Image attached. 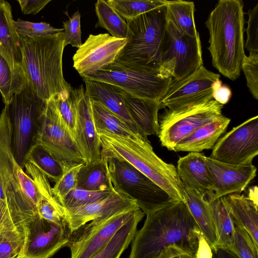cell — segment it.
Wrapping results in <instances>:
<instances>
[{
  "mask_svg": "<svg viewBox=\"0 0 258 258\" xmlns=\"http://www.w3.org/2000/svg\"><path fill=\"white\" fill-rule=\"evenodd\" d=\"M196 258H212V248L202 233L199 238Z\"/></svg>",
  "mask_w": 258,
  "mask_h": 258,
  "instance_id": "50",
  "label": "cell"
},
{
  "mask_svg": "<svg viewBox=\"0 0 258 258\" xmlns=\"http://www.w3.org/2000/svg\"><path fill=\"white\" fill-rule=\"evenodd\" d=\"M36 209L37 214L46 220L58 224L67 223L66 210L53 196L41 197Z\"/></svg>",
  "mask_w": 258,
  "mask_h": 258,
  "instance_id": "40",
  "label": "cell"
},
{
  "mask_svg": "<svg viewBox=\"0 0 258 258\" xmlns=\"http://www.w3.org/2000/svg\"><path fill=\"white\" fill-rule=\"evenodd\" d=\"M135 210L117 214L95 226L84 225L71 233L67 245L71 250V258L93 256L127 222Z\"/></svg>",
  "mask_w": 258,
  "mask_h": 258,
  "instance_id": "17",
  "label": "cell"
},
{
  "mask_svg": "<svg viewBox=\"0 0 258 258\" xmlns=\"http://www.w3.org/2000/svg\"><path fill=\"white\" fill-rule=\"evenodd\" d=\"M234 224L243 228L258 246L257 204L240 194L225 196Z\"/></svg>",
  "mask_w": 258,
  "mask_h": 258,
  "instance_id": "26",
  "label": "cell"
},
{
  "mask_svg": "<svg viewBox=\"0 0 258 258\" xmlns=\"http://www.w3.org/2000/svg\"><path fill=\"white\" fill-rule=\"evenodd\" d=\"M36 144L41 145L65 167L86 164L76 143L65 128L52 99L46 102Z\"/></svg>",
  "mask_w": 258,
  "mask_h": 258,
  "instance_id": "12",
  "label": "cell"
},
{
  "mask_svg": "<svg viewBox=\"0 0 258 258\" xmlns=\"http://www.w3.org/2000/svg\"><path fill=\"white\" fill-rule=\"evenodd\" d=\"M243 7L241 0H220L205 22L212 64L232 81L240 76L245 55Z\"/></svg>",
  "mask_w": 258,
  "mask_h": 258,
  "instance_id": "3",
  "label": "cell"
},
{
  "mask_svg": "<svg viewBox=\"0 0 258 258\" xmlns=\"http://www.w3.org/2000/svg\"><path fill=\"white\" fill-rule=\"evenodd\" d=\"M27 82L5 106L12 124V148L14 158L23 169L36 143L40 120L46 106Z\"/></svg>",
  "mask_w": 258,
  "mask_h": 258,
  "instance_id": "7",
  "label": "cell"
},
{
  "mask_svg": "<svg viewBox=\"0 0 258 258\" xmlns=\"http://www.w3.org/2000/svg\"><path fill=\"white\" fill-rule=\"evenodd\" d=\"M90 100L93 118L98 134L107 133L133 139L142 137L135 134L122 120L102 104Z\"/></svg>",
  "mask_w": 258,
  "mask_h": 258,
  "instance_id": "31",
  "label": "cell"
},
{
  "mask_svg": "<svg viewBox=\"0 0 258 258\" xmlns=\"http://www.w3.org/2000/svg\"><path fill=\"white\" fill-rule=\"evenodd\" d=\"M201 233L185 202H173L147 215L132 241L128 258H157L173 244L196 254Z\"/></svg>",
  "mask_w": 258,
  "mask_h": 258,
  "instance_id": "1",
  "label": "cell"
},
{
  "mask_svg": "<svg viewBox=\"0 0 258 258\" xmlns=\"http://www.w3.org/2000/svg\"><path fill=\"white\" fill-rule=\"evenodd\" d=\"M84 164L85 163L65 167L62 176L52 187V194L59 203L71 190L77 187V174Z\"/></svg>",
  "mask_w": 258,
  "mask_h": 258,
  "instance_id": "43",
  "label": "cell"
},
{
  "mask_svg": "<svg viewBox=\"0 0 258 258\" xmlns=\"http://www.w3.org/2000/svg\"><path fill=\"white\" fill-rule=\"evenodd\" d=\"M231 250L239 258H258V246L245 230L236 225Z\"/></svg>",
  "mask_w": 258,
  "mask_h": 258,
  "instance_id": "42",
  "label": "cell"
},
{
  "mask_svg": "<svg viewBox=\"0 0 258 258\" xmlns=\"http://www.w3.org/2000/svg\"><path fill=\"white\" fill-rule=\"evenodd\" d=\"M114 190L134 200L146 215L176 202L163 189L128 162L104 157Z\"/></svg>",
  "mask_w": 258,
  "mask_h": 258,
  "instance_id": "8",
  "label": "cell"
},
{
  "mask_svg": "<svg viewBox=\"0 0 258 258\" xmlns=\"http://www.w3.org/2000/svg\"><path fill=\"white\" fill-rule=\"evenodd\" d=\"M0 178L12 221L16 227H22L36 214L41 197L33 180L15 160L12 124L5 107L0 114Z\"/></svg>",
  "mask_w": 258,
  "mask_h": 258,
  "instance_id": "4",
  "label": "cell"
},
{
  "mask_svg": "<svg viewBox=\"0 0 258 258\" xmlns=\"http://www.w3.org/2000/svg\"><path fill=\"white\" fill-rule=\"evenodd\" d=\"M82 79L107 83L135 97L159 102L173 81L172 77L164 71L132 69L115 62Z\"/></svg>",
  "mask_w": 258,
  "mask_h": 258,
  "instance_id": "9",
  "label": "cell"
},
{
  "mask_svg": "<svg viewBox=\"0 0 258 258\" xmlns=\"http://www.w3.org/2000/svg\"><path fill=\"white\" fill-rule=\"evenodd\" d=\"M124 99L128 113L141 136L147 139L148 136H158V111L162 108L161 102L136 97L125 91Z\"/></svg>",
  "mask_w": 258,
  "mask_h": 258,
  "instance_id": "24",
  "label": "cell"
},
{
  "mask_svg": "<svg viewBox=\"0 0 258 258\" xmlns=\"http://www.w3.org/2000/svg\"><path fill=\"white\" fill-rule=\"evenodd\" d=\"M70 96L76 116V142L89 164L101 158L99 136L94 124L90 99L82 85L73 89Z\"/></svg>",
  "mask_w": 258,
  "mask_h": 258,
  "instance_id": "19",
  "label": "cell"
},
{
  "mask_svg": "<svg viewBox=\"0 0 258 258\" xmlns=\"http://www.w3.org/2000/svg\"><path fill=\"white\" fill-rule=\"evenodd\" d=\"M98 18L95 28L102 27L117 38L126 39L128 27L126 21L105 0L95 4Z\"/></svg>",
  "mask_w": 258,
  "mask_h": 258,
  "instance_id": "33",
  "label": "cell"
},
{
  "mask_svg": "<svg viewBox=\"0 0 258 258\" xmlns=\"http://www.w3.org/2000/svg\"><path fill=\"white\" fill-rule=\"evenodd\" d=\"M14 227H18L14 224L5 204L0 201V230L5 228Z\"/></svg>",
  "mask_w": 258,
  "mask_h": 258,
  "instance_id": "51",
  "label": "cell"
},
{
  "mask_svg": "<svg viewBox=\"0 0 258 258\" xmlns=\"http://www.w3.org/2000/svg\"><path fill=\"white\" fill-rule=\"evenodd\" d=\"M107 3L125 21L166 6V0H108Z\"/></svg>",
  "mask_w": 258,
  "mask_h": 258,
  "instance_id": "35",
  "label": "cell"
},
{
  "mask_svg": "<svg viewBox=\"0 0 258 258\" xmlns=\"http://www.w3.org/2000/svg\"><path fill=\"white\" fill-rule=\"evenodd\" d=\"M37 167L48 179L56 182L62 176L65 166L41 145L36 144L31 149L27 161Z\"/></svg>",
  "mask_w": 258,
  "mask_h": 258,
  "instance_id": "34",
  "label": "cell"
},
{
  "mask_svg": "<svg viewBox=\"0 0 258 258\" xmlns=\"http://www.w3.org/2000/svg\"><path fill=\"white\" fill-rule=\"evenodd\" d=\"M114 191L113 188L102 191H90L76 187L62 198L59 204L67 211L100 200L109 196Z\"/></svg>",
  "mask_w": 258,
  "mask_h": 258,
  "instance_id": "37",
  "label": "cell"
},
{
  "mask_svg": "<svg viewBox=\"0 0 258 258\" xmlns=\"http://www.w3.org/2000/svg\"><path fill=\"white\" fill-rule=\"evenodd\" d=\"M232 96V92L230 88L219 80L216 83L213 91V99L219 103L224 105L228 102Z\"/></svg>",
  "mask_w": 258,
  "mask_h": 258,
  "instance_id": "49",
  "label": "cell"
},
{
  "mask_svg": "<svg viewBox=\"0 0 258 258\" xmlns=\"http://www.w3.org/2000/svg\"><path fill=\"white\" fill-rule=\"evenodd\" d=\"M223 107L213 99L178 111L166 109L159 122L158 136L161 145L173 151L179 142L198 127L222 115Z\"/></svg>",
  "mask_w": 258,
  "mask_h": 258,
  "instance_id": "10",
  "label": "cell"
},
{
  "mask_svg": "<svg viewBox=\"0 0 258 258\" xmlns=\"http://www.w3.org/2000/svg\"><path fill=\"white\" fill-rule=\"evenodd\" d=\"M77 187L90 191L113 189L109 176L107 162L102 157L95 162L84 164L77 177Z\"/></svg>",
  "mask_w": 258,
  "mask_h": 258,
  "instance_id": "30",
  "label": "cell"
},
{
  "mask_svg": "<svg viewBox=\"0 0 258 258\" xmlns=\"http://www.w3.org/2000/svg\"><path fill=\"white\" fill-rule=\"evenodd\" d=\"M241 70L244 74L246 84L253 97L258 99V52L249 53L243 58Z\"/></svg>",
  "mask_w": 258,
  "mask_h": 258,
  "instance_id": "44",
  "label": "cell"
},
{
  "mask_svg": "<svg viewBox=\"0 0 258 258\" xmlns=\"http://www.w3.org/2000/svg\"><path fill=\"white\" fill-rule=\"evenodd\" d=\"M84 81L86 85L85 94L87 96L102 104L122 120L135 134L141 136L126 107L123 90L105 82L92 80Z\"/></svg>",
  "mask_w": 258,
  "mask_h": 258,
  "instance_id": "22",
  "label": "cell"
},
{
  "mask_svg": "<svg viewBox=\"0 0 258 258\" xmlns=\"http://www.w3.org/2000/svg\"><path fill=\"white\" fill-rule=\"evenodd\" d=\"M231 119L221 115L203 125L184 138L174 147L173 151L201 152L213 148L226 132Z\"/></svg>",
  "mask_w": 258,
  "mask_h": 258,
  "instance_id": "25",
  "label": "cell"
},
{
  "mask_svg": "<svg viewBox=\"0 0 258 258\" xmlns=\"http://www.w3.org/2000/svg\"><path fill=\"white\" fill-rule=\"evenodd\" d=\"M144 215L140 209L135 210L127 222L107 244L91 258H119L132 241L137 231L138 224Z\"/></svg>",
  "mask_w": 258,
  "mask_h": 258,
  "instance_id": "29",
  "label": "cell"
},
{
  "mask_svg": "<svg viewBox=\"0 0 258 258\" xmlns=\"http://www.w3.org/2000/svg\"><path fill=\"white\" fill-rule=\"evenodd\" d=\"M0 201H2L6 205V200L4 188L0 178ZM7 206V205H6Z\"/></svg>",
  "mask_w": 258,
  "mask_h": 258,
  "instance_id": "53",
  "label": "cell"
},
{
  "mask_svg": "<svg viewBox=\"0 0 258 258\" xmlns=\"http://www.w3.org/2000/svg\"><path fill=\"white\" fill-rule=\"evenodd\" d=\"M81 15L76 11L69 20L63 22L64 46L68 44L78 48L81 45Z\"/></svg>",
  "mask_w": 258,
  "mask_h": 258,
  "instance_id": "45",
  "label": "cell"
},
{
  "mask_svg": "<svg viewBox=\"0 0 258 258\" xmlns=\"http://www.w3.org/2000/svg\"><path fill=\"white\" fill-rule=\"evenodd\" d=\"M206 163L212 180V192L206 194L213 200L232 194H241L256 176L251 164L234 165L207 157Z\"/></svg>",
  "mask_w": 258,
  "mask_h": 258,
  "instance_id": "20",
  "label": "cell"
},
{
  "mask_svg": "<svg viewBox=\"0 0 258 258\" xmlns=\"http://www.w3.org/2000/svg\"><path fill=\"white\" fill-rule=\"evenodd\" d=\"M101 156L125 161L150 178L175 201H184L182 185L176 167L167 163L154 152L148 139L125 138L98 133Z\"/></svg>",
  "mask_w": 258,
  "mask_h": 258,
  "instance_id": "5",
  "label": "cell"
},
{
  "mask_svg": "<svg viewBox=\"0 0 258 258\" xmlns=\"http://www.w3.org/2000/svg\"><path fill=\"white\" fill-rule=\"evenodd\" d=\"M162 63L163 69L172 77L173 81L184 78L202 66L200 35L192 37L184 34L167 20Z\"/></svg>",
  "mask_w": 258,
  "mask_h": 258,
  "instance_id": "11",
  "label": "cell"
},
{
  "mask_svg": "<svg viewBox=\"0 0 258 258\" xmlns=\"http://www.w3.org/2000/svg\"><path fill=\"white\" fill-rule=\"evenodd\" d=\"M220 75L203 66L184 78L173 81L162 99V108L178 111L209 102L213 99V91Z\"/></svg>",
  "mask_w": 258,
  "mask_h": 258,
  "instance_id": "13",
  "label": "cell"
},
{
  "mask_svg": "<svg viewBox=\"0 0 258 258\" xmlns=\"http://www.w3.org/2000/svg\"><path fill=\"white\" fill-rule=\"evenodd\" d=\"M139 209L132 199L115 190L97 201L66 211L70 233L86 225L93 226L117 214Z\"/></svg>",
  "mask_w": 258,
  "mask_h": 258,
  "instance_id": "18",
  "label": "cell"
},
{
  "mask_svg": "<svg viewBox=\"0 0 258 258\" xmlns=\"http://www.w3.org/2000/svg\"><path fill=\"white\" fill-rule=\"evenodd\" d=\"M126 42L108 33L90 34L74 54L73 67L82 78L92 75L113 63Z\"/></svg>",
  "mask_w": 258,
  "mask_h": 258,
  "instance_id": "16",
  "label": "cell"
},
{
  "mask_svg": "<svg viewBox=\"0 0 258 258\" xmlns=\"http://www.w3.org/2000/svg\"><path fill=\"white\" fill-rule=\"evenodd\" d=\"M15 26L21 37L37 38L63 32V28H56L46 22L34 23L18 19Z\"/></svg>",
  "mask_w": 258,
  "mask_h": 258,
  "instance_id": "39",
  "label": "cell"
},
{
  "mask_svg": "<svg viewBox=\"0 0 258 258\" xmlns=\"http://www.w3.org/2000/svg\"><path fill=\"white\" fill-rule=\"evenodd\" d=\"M126 22L127 42L114 62L132 69L166 72L162 63L166 6Z\"/></svg>",
  "mask_w": 258,
  "mask_h": 258,
  "instance_id": "6",
  "label": "cell"
},
{
  "mask_svg": "<svg viewBox=\"0 0 258 258\" xmlns=\"http://www.w3.org/2000/svg\"><path fill=\"white\" fill-rule=\"evenodd\" d=\"M14 21L10 4L0 0V55L15 76L25 79L22 69L21 38Z\"/></svg>",
  "mask_w": 258,
  "mask_h": 258,
  "instance_id": "21",
  "label": "cell"
},
{
  "mask_svg": "<svg viewBox=\"0 0 258 258\" xmlns=\"http://www.w3.org/2000/svg\"><path fill=\"white\" fill-rule=\"evenodd\" d=\"M21 38L22 71L37 95L46 102L57 95L69 96L73 88L63 75V32Z\"/></svg>",
  "mask_w": 258,
  "mask_h": 258,
  "instance_id": "2",
  "label": "cell"
},
{
  "mask_svg": "<svg viewBox=\"0 0 258 258\" xmlns=\"http://www.w3.org/2000/svg\"><path fill=\"white\" fill-rule=\"evenodd\" d=\"M206 157L201 152H190L179 158L176 167L182 184L204 195L213 187Z\"/></svg>",
  "mask_w": 258,
  "mask_h": 258,
  "instance_id": "23",
  "label": "cell"
},
{
  "mask_svg": "<svg viewBox=\"0 0 258 258\" xmlns=\"http://www.w3.org/2000/svg\"><path fill=\"white\" fill-rule=\"evenodd\" d=\"M51 0H18L22 13L36 15L45 8Z\"/></svg>",
  "mask_w": 258,
  "mask_h": 258,
  "instance_id": "48",
  "label": "cell"
},
{
  "mask_svg": "<svg viewBox=\"0 0 258 258\" xmlns=\"http://www.w3.org/2000/svg\"><path fill=\"white\" fill-rule=\"evenodd\" d=\"M51 99L53 100L65 128L76 142V116L71 96L57 95Z\"/></svg>",
  "mask_w": 258,
  "mask_h": 258,
  "instance_id": "41",
  "label": "cell"
},
{
  "mask_svg": "<svg viewBox=\"0 0 258 258\" xmlns=\"http://www.w3.org/2000/svg\"><path fill=\"white\" fill-rule=\"evenodd\" d=\"M157 258H196V254L173 244L165 247Z\"/></svg>",
  "mask_w": 258,
  "mask_h": 258,
  "instance_id": "47",
  "label": "cell"
},
{
  "mask_svg": "<svg viewBox=\"0 0 258 258\" xmlns=\"http://www.w3.org/2000/svg\"><path fill=\"white\" fill-rule=\"evenodd\" d=\"M26 83L25 79L14 76L6 60L0 55V93L5 106L10 103L13 95Z\"/></svg>",
  "mask_w": 258,
  "mask_h": 258,
  "instance_id": "38",
  "label": "cell"
},
{
  "mask_svg": "<svg viewBox=\"0 0 258 258\" xmlns=\"http://www.w3.org/2000/svg\"><path fill=\"white\" fill-rule=\"evenodd\" d=\"M258 154V116L252 117L220 137L210 158L234 165L251 164Z\"/></svg>",
  "mask_w": 258,
  "mask_h": 258,
  "instance_id": "14",
  "label": "cell"
},
{
  "mask_svg": "<svg viewBox=\"0 0 258 258\" xmlns=\"http://www.w3.org/2000/svg\"><path fill=\"white\" fill-rule=\"evenodd\" d=\"M23 228L22 258H50L67 246L71 234L67 223L58 224L46 220L37 213L23 225Z\"/></svg>",
  "mask_w": 258,
  "mask_h": 258,
  "instance_id": "15",
  "label": "cell"
},
{
  "mask_svg": "<svg viewBox=\"0 0 258 258\" xmlns=\"http://www.w3.org/2000/svg\"><path fill=\"white\" fill-rule=\"evenodd\" d=\"M212 258H239L232 250L216 246L212 249Z\"/></svg>",
  "mask_w": 258,
  "mask_h": 258,
  "instance_id": "52",
  "label": "cell"
},
{
  "mask_svg": "<svg viewBox=\"0 0 258 258\" xmlns=\"http://www.w3.org/2000/svg\"><path fill=\"white\" fill-rule=\"evenodd\" d=\"M195 4L192 2L167 1V20L170 21L181 33L192 37L199 36L195 23Z\"/></svg>",
  "mask_w": 258,
  "mask_h": 258,
  "instance_id": "32",
  "label": "cell"
},
{
  "mask_svg": "<svg viewBox=\"0 0 258 258\" xmlns=\"http://www.w3.org/2000/svg\"><path fill=\"white\" fill-rule=\"evenodd\" d=\"M247 14L248 19L247 22V27L246 29L247 39L244 48L249 53L258 52V4L248 10Z\"/></svg>",
  "mask_w": 258,
  "mask_h": 258,
  "instance_id": "46",
  "label": "cell"
},
{
  "mask_svg": "<svg viewBox=\"0 0 258 258\" xmlns=\"http://www.w3.org/2000/svg\"><path fill=\"white\" fill-rule=\"evenodd\" d=\"M24 244L23 226L0 230V258H22Z\"/></svg>",
  "mask_w": 258,
  "mask_h": 258,
  "instance_id": "36",
  "label": "cell"
},
{
  "mask_svg": "<svg viewBox=\"0 0 258 258\" xmlns=\"http://www.w3.org/2000/svg\"><path fill=\"white\" fill-rule=\"evenodd\" d=\"M213 222L216 236V246L231 249L232 247L235 225L233 223L225 197L213 200L207 195Z\"/></svg>",
  "mask_w": 258,
  "mask_h": 258,
  "instance_id": "28",
  "label": "cell"
},
{
  "mask_svg": "<svg viewBox=\"0 0 258 258\" xmlns=\"http://www.w3.org/2000/svg\"><path fill=\"white\" fill-rule=\"evenodd\" d=\"M182 197L202 234L213 248L216 243V233L205 195L182 185Z\"/></svg>",
  "mask_w": 258,
  "mask_h": 258,
  "instance_id": "27",
  "label": "cell"
}]
</instances>
